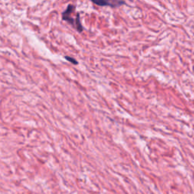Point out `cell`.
I'll return each instance as SVG.
<instances>
[{"label": "cell", "instance_id": "6da1fadb", "mask_svg": "<svg viewBox=\"0 0 194 194\" xmlns=\"http://www.w3.org/2000/svg\"><path fill=\"white\" fill-rule=\"evenodd\" d=\"M96 5L100 6H111V7H118L125 4V1L122 0H91Z\"/></svg>", "mask_w": 194, "mask_h": 194}, {"label": "cell", "instance_id": "3957f363", "mask_svg": "<svg viewBox=\"0 0 194 194\" xmlns=\"http://www.w3.org/2000/svg\"><path fill=\"white\" fill-rule=\"evenodd\" d=\"M75 27H76L77 31H79V32H82L83 30H84L82 25H81V23H80V14H77V18L76 21H75Z\"/></svg>", "mask_w": 194, "mask_h": 194}, {"label": "cell", "instance_id": "277c9868", "mask_svg": "<svg viewBox=\"0 0 194 194\" xmlns=\"http://www.w3.org/2000/svg\"><path fill=\"white\" fill-rule=\"evenodd\" d=\"M65 59H67V60H68V61H69L70 62L73 63V64H77V61L75 60L74 59H72V58L68 57V56H66Z\"/></svg>", "mask_w": 194, "mask_h": 194}, {"label": "cell", "instance_id": "7a4b0ae2", "mask_svg": "<svg viewBox=\"0 0 194 194\" xmlns=\"http://www.w3.org/2000/svg\"><path fill=\"white\" fill-rule=\"evenodd\" d=\"M75 7L72 5H69L68 7V9H66L65 11L62 13V18L64 21H68V23H70L72 25H75V21L73 18H71V13L73 12V11L74 10Z\"/></svg>", "mask_w": 194, "mask_h": 194}]
</instances>
